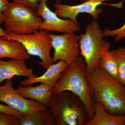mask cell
I'll return each instance as SVG.
<instances>
[{"mask_svg": "<svg viewBox=\"0 0 125 125\" xmlns=\"http://www.w3.org/2000/svg\"><path fill=\"white\" fill-rule=\"evenodd\" d=\"M86 78L94 102L100 104L111 114L125 115V85L99 67L87 73Z\"/></svg>", "mask_w": 125, "mask_h": 125, "instance_id": "obj_1", "label": "cell"}, {"mask_svg": "<svg viewBox=\"0 0 125 125\" xmlns=\"http://www.w3.org/2000/svg\"><path fill=\"white\" fill-rule=\"evenodd\" d=\"M85 61L81 56L70 64L61 74L53 87V94L70 92L79 97L85 104L90 120L94 114V100L92 88L86 78Z\"/></svg>", "mask_w": 125, "mask_h": 125, "instance_id": "obj_2", "label": "cell"}, {"mask_svg": "<svg viewBox=\"0 0 125 125\" xmlns=\"http://www.w3.org/2000/svg\"><path fill=\"white\" fill-rule=\"evenodd\" d=\"M49 108L57 125H85L90 120L88 112L83 101L71 92L53 94Z\"/></svg>", "mask_w": 125, "mask_h": 125, "instance_id": "obj_3", "label": "cell"}, {"mask_svg": "<svg viewBox=\"0 0 125 125\" xmlns=\"http://www.w3.org/2000/svg\"><path fill=\"white\" fill-rule=\"evenodd\" d=\"M79 36L80 54L85 61L88 73L98 68L101 56L110 49L111 46L109 42L104 39V31L94 20L87 25L85 32Z\"/></svg>", "mask_w": 125, "mask_h": 125, "instance_id": "obj_4", "label": "cell"}, {"mask_svg": "<svg viewBox=\"0 0 125 125\" xmlns=\"http://www.w3.org/2000/svg\"><path fill=\"white\" fill-rule=\"evenodd\" d=\"M7 33L24 35L40 30L43 20L36 11L25 5L14 1L3 13Z\"/></svg>", "mask_w": 125, "mask_h": 125, "instance_id": "obj_5", "label": "cell"}, {"mask_svg": "<svg viewBox=\"0 0 125 125\" xmlns=\"http://www.w3.org/2000/svg\"><path fill=\"white\" fill-rule=\"evenodd\" d=\"M48 32L43 30L24 35L8 33L7 36L4 37L21 43L30 55L37 56L40 58L41 61L39 62V64L47 70L54 63L53 57L51 55L52 48V39Z\"/></svg>", "mask_w": 125, "mask_h": 125, "instance_id": "obj_6", "label": "cell"}, {"mask_svg": "<svg viewBox=\"0 0 125 125\" xmlns=\"http://www.w3.org/2000/svg\"><path fill=\"white\" fill-rule=\"evenodd\" d=\"M49 34L54 49L53 62L62 60L71 64L77 60L80 54L79 36L73 32L62 35Z\"/></svg>", "mask_w": 125, "mask_h": 125, "instance_id": "obj_7", "label": "cell"}, {"mask_svg": "<svg viewBox=\"0 0 125 125\" xmlns=\"http://www.w3.org/2000/svg\"><path fill=\"white\" fill-rule=\"evenodd\" d=\"M12 79L7 80L5 84L0 86V101L25 115L43 110L45 105L35 101L30 100L21 96L13 87Z\"/></svg>", "mask_w": 125, "mask_h": 125, "instance_id": "obj_8", "label": "cell"}, {"mask_svg": "<svg viewBox=\"0 0 125 125\" xmlns=\"http://www.w3.org/2000/svg\"><path fill=\"white\" fill-rule=\"evenodd\" d=\"M48 0H41L36 11L37 15L43 20L40 30H44L64 33H75L79 30V23L70 19H62L55 12L52 11L47 5Z\"/></svg>", "mask_w": 125, "mask_h": 125, "instance_id": "obj_9", "label": "cell"}, {"mask_svg": "<svg viewBox=\"0 0 125 125\" xmlns=\"http://www.w3.org/2000/svg\"><path fill=\"white\" fill-rule=\"evenodd\" d=\"M111 0H88L80 4L69 5L56 3L54 5L55 12L59 17L73 20L78 23L76 19L77 16L80 13L89 14L94 20L98 19L99 15L103 11V9L98 8L99 5Z\"/></svg>", "mask_w": 125, "mask_h": 125, "instance_id": "obj_10", "label": "cell"}, {"mask_svg": "<svg viewBox=\"0 0 125 125\" xmlns=\"http://www.w3.org/2000/svg\"><path fill=\"white\" fill-rule=\"evenodd\" d=\"M15 75L28 78L37 76L34 74L32 69L27 67L25 61L11 59L4 61L0 59V84L5 80L13 79Z\"/></svg>", "mask_w": 125, "mask_h": 125, "instance_id": "obj_11", "label": "cell"}, {"mask_svg": "<svg viewBox=\"0 0 125 125\" xmlns=\"http://www.w3.org/2000/svg\"><path fill=\"white\" fill-rule=\"evenodd\" d=\"M69 64L64 61H59L56 64L51 65L42 76L31 77L21 80L20 84L22 86H27L40 83L53 88L60 78L62 72Z\"/></svg>", "mask_w": 125, "mask_h": 125, "instance_id": "obj_12", "label": "cell"}, {"mask_svg": "<svg viewBox=\"0 0 125 125\" xmlns=\"http://www.w3.org/2000/svg\"><path fill=\"white\" fill-rule=\"evenodd\" d=\"M16 90L25 98L33 100L49 108L50 99L53 94L52 87L41 83L35 87L19 85Z\"/></svg>", "mask_w": 125, "mask_h": 125, "instance_id": "obj_13", "label": "cell"}, {"mask_svg": "<svg viewBox=\"0 0 125 125\" xmlns=\"http://www.w3.org/2000/svg\"><path fill=\"white\" fill-rule=\"evenodd\" d=\"M30 57L23 45L18 41L0 37V59L9 58L13 60H24Z\"/></svg>", "mask_w": 125, "mask_h": 125, "instance_id": "obj_14", "label": "cell"}, {"mask_svg": "<svg viewBox=\"0 0 125 125\" xmlns=\"http://www.w3.org/2000/svg\"><path fill=\"white\" fill-rule=\"evenodd\" d=\"M94 114L85 125H125V115H113L106 111L102 105L94 102Z\"/></svg>", "mask_w": 125, "mask_h": 125, "instance_id": "obj_15", "label": "cell"}, {"mask_svg": "<svg viewBox=\"0 0 125 125\" xmlns=\"http://www.w3.org/2000/svg\"><path fill=\"white\" fill-rule=\"evenodd\" d=\"M20 125H57V123L47 107L43 110L22 115L20 117Z\"/></svg>", "mask_w": 125, "mask_h": 125, "instance_id": "obj_16", "label": "cell"}, {"mask_svg": "<svg viewBox=\"0 0 125 125\" xmlns=\"http://www.w3.org/2000/svg\"><path fill=\"white\" fill-rule=\"evenodd\" d=\"M98 67L117 79L118 66L115 50L108 49L104 52L99 60Z\"/></svg>", "mask_w": 125, "mask_h": 125, "instance_id": "obj_17", "label": "cell"}, {"mask_svg": "<svg viewBox=\"0 0 125 125\" xmlns=\"http://www.w3.org/2000/svg\"><path fill=\"white\" fill-rule=\"evenodd\" d=\"M118 66L117 80L125 86V47L115 49Z\"/></svg>", "mask_w": 125, "mask_h": 125, "instance_id": "obj_18", "label": "cell"}, {"mask_svg": "<svg viewBox=\"0 0 125 125\" xmlns=\"http://www.w3.org/2000/svg\"><path fill=\"white\" fill-rule=\"evenodd\" d=\"M104 33L105 37H114V41L116 42H120L122 39H125V22L121 27L116 29H105Z\"/></svg>", "mask_w": 125, "mask_h": 125, "instance_id": "obj_19", "label": "cell"}, {"mask_svg": "<svg viewBox=\"0 0 125 125\" xmlns=\"http://www.w3.org/2000/svg\"><path fill=\"white\" fill-rule=\"evenodd\" d=\"M0 125H20V117L0 112Z\"/></svg>", "mask_w": 125, "mask_h": 125, "instance_id": "obj_20", "label": "cell"}, {"mask_svg": "<svg viewBox=\"0 0 125 125\" xmlns=\"http://www.w3.org/2000/svg\"><path fill=\"white\" fill-rule=\"evenodd\" d=\"M14 1L19 2L28 6L36 11L41 0H13Z\"/></svg>", "mask_w": 125, "mask_h": 125, "instance_id": "obj_21", "label": "cell"}, {"mask_svg": "<svg viewBox=\"0 0 125 125\" xmlns=\"http://www.w3.org/2000/svg\"><path fill=\"white\" fill-rule=\"evenodd\" d=\"M10 4L9 0H0V24L4 22L5 17L3 13L8 9Z\"/></svg>", "mask_w": 125, "mask_h": 125, "instance_id": "obj_22", "label": "cell"}, {"mask_svg": "<svg viewBox=\"0 0 125 125\" xmlns=\"http://www.w3.org/2000/svg\"><path fill=\"white\" fill-rule=\"evenodd\" d=\"M0 112L6 113V114L14 115L20 117L22 114L18 111L8 106L0 104Z\"/></svg>", "mask_w": 125, "mask_h": 125, "instance_id": "obj_23", "label": "cell"}, {"mask_svg": "<svg viewBox=\"0 0 125 125\" xmlns=\"http://www.w3.org/2000/svg\"><path fill=\"white\" fill-rule=\"evenodd\" d=\"M7 34L6 31H5L0 27V37L1 36H6L7 35Z\"/></svg>", "mask_w": 125, "mask_h": 125, "instance_id": "obj_24", "label": "cell"}, {"mask_svg": "<svg viewBox=\"0 0 125 125\" xmlns=\"http://www.w3.org/2000/svg\"><path fill=\"white\" fill-rule=\"evenodd\" d=\"M80 0V2L82 3V2H85V1H87L88 0Z\"/></svg>", "mask_w": 125, "mask_h": 125, "instance_id": "obj_25", "label": "cell"}]
</instances>
